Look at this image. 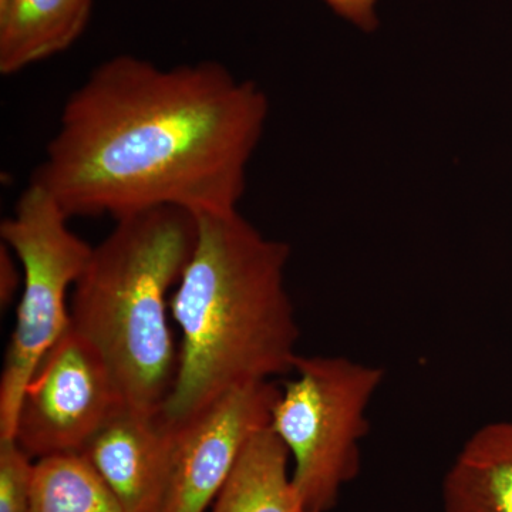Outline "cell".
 I'll return each instance as SVG.
<instances>
[{
    "label": "cell",
    "instance_id": "cell-1",
    "mask_svg": "<svg viewBox=\"0 0 512 512\" xmlns=\"http://www.w3.org/2000/svg\"><path fill=\"white\" fill-rule=\"evenodd\" d=\"M269 101L221 63H101L64 103L32 181L67 217L238 210Z\"/></svg>",
    "mask_w": 512,
    "mask_h": 512
},
{
    "label": "cell",
    "instance_id": "cell-2",
    "mask_svg": "<svg viewBox=\"0 0 512 512\" xmlns=\"http://www.w3.org/2000/svg\"><path fill=\"white\" fill-rule=\"evenodd\" d=\"M198 238L170 298L181 330L161 416L183 423L225 393L293 372L299 340L285 284L291 248L238 210L195 215Z\"/></svg>",
    "mask_w": 512,
    "mask_h": 512
},
{
    "label": "cell",
    "instance_id": "cell-3",
    "mask_svg": "<svg viewBox=\"0 0 512 512\" xmlns=\"http://www.w3.org/2000/svg\"><path fill=\"white\" fill-rule=\"evenodd\" d=\"M198 238L197 217L177 207L116 221L73 286L70 326L97 349L138 412L163 410L178 369L168 293Z\"/></svg>",
    "mask_w": 512,
    "mask_h": 512
},
{
    "label": "cell",
    "instance_id": "cell-4",
    "mask_svg": "<svg viewBox=\"0 0 512 512\" xmlns=\"http://www.w3.org/2000/svg\"><path fill=\"white\" fill-rule=\"evenodd\" d=\"M272 409L271 427L288 447L305 512H328L360 471L367 407L383 369L342 356H299Z\"/></svg>",
    "mask_w": 512,
    "mask_h": 512
},
{
    "label": "cell",
    "instance_id": "cell-5",
    "mask_svg": "<svg viewBox=\"0 0 512 512\" xmlns=\"http://www.w3.org/2000/svg\"><path fill=\"white\" fill-rule=\"evenodd\" d=\"M59 202L35 183L0 225L2 244L22 266V295L0 379V439H13L23 393L43 356L70 326L66 298L93 247L69 228Z\"/></svg>",
    "mask_w": 512,
    "mask_h": 512
},
{
    "label": "cell",
    "instance_id": "cell-6",
    "mask_svg": "<svg viewBox=\"0 0 512 512\" xmlns=\"http://www.w3.org/2000/svg\"><path fill=\"white\" fill-rule=\"evenodd\" d=\"M124 406L103 357L69 326L26 386L13 439L36 461L80 454Z\"/></svg>",
    "mask_w": 512,
    "mask_h": 512
},
{
    "label": "cell",
    "instance_id": "cell-7",
    "mask_svg": "<svg viewBox=\"0 0 512 512\" xmlns=\"http://www.w3.org/2000/svg\"><path fill=\"white\" fill-rule=\"evenodd\" d=\"M281 389L248 384L225 393L173 427L170 471L163 512H208L242 448L256 431L271 424Z\"/></svg>",
    "mask_w": 512,
    "mask_h": 512
},
{
    "label": "cell",
    "instance_id": "cell-8",
    "mask_svg": "<svg viewBox=\"0 0 512 512\" xmlns=\"http://www.w3.org/2000/svg\"><path fill=\"white\" fill-rule=\"evenodd\" d=\"M173 427L124 406L84 446L82 456L126 512H163Z\"/></svg>",
    "mask_w": 512,
    "mask_h": 512
},
{
    "label": "cell",
    "instance_id": "cell-9",
    "mask_svg": "<svg viewBox=\"0 0 512 512\" xmlns=\"http://www.w3.org/2000/svg\"><path fill=\"white\" fill-rule=\"evenodd\" d=\"M93 0H0V73L64 52L79 39Z\"/></svg>",
    "mask_w": 512,
    "mask_h": 512
},
{
    "label": "cell",
    "instance_id": "cell-10",
    "mask_svg": "<svg viewBox=\"0 0 512 512\" xmlns=\"http://www.w3.org/2000/svg\"><path fill=\"white\" fill-rule=\"evenodd\" d=\"M444 512H512V421L485 424L448 468Z\"/></svg>",
    "mask_w": 512,
    "mask_h": 512
},
{
    "label": "cell",
    "instance_id": "cell-11",
    "mask_svg": "<svg viewBox=\"0 0 512 512\" xmlns=\"http://www.w3.org/2000/svg\"><path fill=\"white\" fill-rule=\"evenodd\" d=\"M289 460L288 447L271 424L256 431L208 512H305Z\"/></svg>",
    "mask_w": 512,
    "mask_h": 512
},
{
    "label": "cell",
    "instance_id": "cell-12",
    "mask_svg": "<svg viewBox=\"0 0 512 512\" xmlns=\"http://www.w3.org/2000/svg\"><path fill=\"white\" fill-rule=\"evenodd\" d=\"M29 512H126L79 454L36 461Z\"/></svg>",
    "mask_w": 512,
    "mask_h": 512
},
{
    "label": "cell",
    "instance_id": "cell-13",
    "mask_svg": "<svg viewBox=\"0 0 512 512\" xmlns=\"http://www.w3.org/2000/svg\"><path fill=\"white\" fill-rule=\"evenodd\" d=\"M36 460L15 439H0V512H29Z\"/></svg>",
    "mask_w": 512,
    "mask_h": 512
},
{
    "label": "cell",
    "instance_id": "cell-14",
    "mask_svg": "<svg viewBox=\"0 0 512 512\" xmlns=\"http://www.w3.org/2000/svg\"><path fill=\"white\" fill-rule=\"evenodd\" d=\"M336 15L349 20L363 32H375L379 26L376 15L377 0H323Z\"/></svg>",
    "mask_w": 512,
    "mask_h": 512
},
{
    "label": "cell",
    "instance_id": "cell-15",
    "mask_svg": "<svg viewBox=\"0 0 512 512\" xmlns=\"http://www.w3.org/2000/svg\"><path fill=\"white\" fill-rule=\"evenodd\" d=\"M20 285H23V275L20 278L18 265L10 254V248L2 244V248H0V302H2L3 308L9 306L15 299Z\"/></svg>",
    "mask_w": 512,
    "mask_h": 512
}]
</instances>
